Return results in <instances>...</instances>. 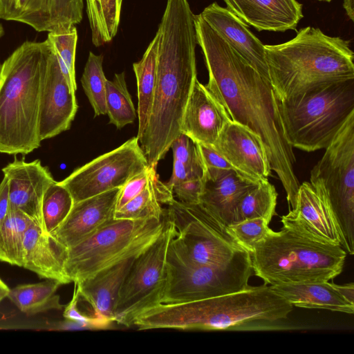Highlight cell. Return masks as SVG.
<instances>
[{"label": "cell", "mask_w": 354, "mask_h": 354, "mask_svg": "<svg viewBox=\"0 0 354 354\" xmlns=\"http://www.w3.org/2000/svg\"><path fill=\"white\" fill-rule=\"evenodd\" d=\"M194 26L209 74L205 86L231 120L261 138L270 169L277 174L293 208L300 185L294 171L296 159L284 136L279 100L270 81L250 66L200 15H194Z\"/></svg>", "instance_id": "cell-1"}, {"label": "cell", "mask_w": 354, "mask_h": 354, "mask_svg": "<svg viewBox=\"0 0 354 354\" xmlns=\"http://www.w3.org/2000/svg\"><path fill=\"white\" fill-rule=\"evenodd\" d=\"M157 77L150 116L138 140L149 166L156 167L180 131L197 80L194 15L187 0H167L158 31Z\"/></svg>", "instance_id": "cell-2"}, {"label": "cell", "mask_w": 354, "mask_h": 354, "mask_svg": "<svg viewBox=\"0 0 354 354\" xmlns=\"http://www.w3.org/2000/svg\"><path fill=\"white\" fill-rule=\"evenodd\" d=\"M293 306L270 286L246 289L218 297L178 304L160 303L134 320L138 330H238L244 326H269L286 319Z\"/></svg>", "instance_id": "cell-3"}, {"label": "cell", "mask_w": 354, "mask_h": 354, "mask_svg": "<svg viewBox=\"0 0 354 354\" xmlns=\"http://www.w3.org/2000/svg\"><path fill=\"white\" fill-rule=\"evenodd\" d=\"M51 47L26 41L0 64V153L28 154L41 145V97Z\"/></svg>", "instance_id": "cell-4"}, {"label": "cell", "mask_w": 354, "mask_h": 354, "mask_svg": "<svg viewBox=\"0 0 354 354\" xmlns=\"http://www.w3.org/2000/svg\"><path fill=\"white\" fill-rule=\"evenodd\" d=\"M270 81L278 100L311 87L354 78V54L350 41L307 26L292 39L264 45Z\"/></svg>", "instance_id": "cell-5"}, {"label": "cell", "mask_w": 354, "mask_h": 354, "mask_svg": "<svg viewBox=\"0 0 354 354\" xmlns=\"http://www.w3.org/2000/svg\"><path fill=\"white\" fill-rule=\"evenodd\" d=\"M270 228L250 252L252 270L265 284L329 281L344 268L346 252L286 223Z\"/></svg>", "instance_id": "cell-6"}, {"label": "cell", "mask_w": 354, "mask_h": 354, "mask_svg": "<svg viewBox=\"0 0 354 354\" xmlns=\"http://www.w3.org/2000/svg\"><path fill=\"white\" fill-rule=\"evenodd\" d=\"M278 106L285 138L305 151L326 149L354 113V78L311 87Z\"/></svg>", "instance_id": "cell-7"}, {"label": "cell", "mask_w": 354, "mask_h": 354, "mask_svg": "<svg viewBox=\"0 0 354 354\" xmlns=\"http://www.w3.org/2000/svg\"><path fill=\"white\" fill-rule=\"evenodd\" d=\"M165 227L162 218L112 219L78 243L66 249L64 270L79 283L148 249Z\"/></svg>", "instance_id": "cell-8"}, {"label": "cell", "mask_w": 354, "mask_h": 354, "mask_svg": "<svg viewBox=\"0 0 354 354\" xmlns=\"http://www.w3.org/2000/svg\"><path fill=\"white\" fill-rule=\"evenodd\" d=\"M174 237L167 252L160 303L201 300L239 292L249 286L253 270L246 250L237 252L223 264L199 266L183 254Z\"/></svg>", "instance_id": "cell-9"}, {"label": "cell", "mask_w": 354, "mask_h": 354, "mask_svg": "<svg viewBox=\"0 0 354 354\" xmlns=\"http://www.w3.org/2000/svg\"><path fill=\"white\" fill-rule=\"evenodd\" d=\"M310 182L323 189L342 237V248L354 254V113L346 120L322 158L310 171Z\"/></svg>", "instance_id": "cell-10"}, {"label": "cell", "mask_w": 354, "mask_h": 354, "mask_svg": "<svg viewBox=\"0 0 354 354\" xmlns=\"http://www.w3.org/2000/svg\"><path fill=\"white\" fill-rule=\"evenodd\" d=\"M167 205L164 212L176 227L174 240L194 263L223 264L243 249L199 204H185L174 198Z\"/></svg>", "instance_id": "cell-11"}, {"label": "cell", "mask_w": 354, "mask_h": 354, "mask_svg": "<svg viewBox=\"0 0 354 354\" xmlns=\"http://www.w3.org/2000/svg\"><path fill=\"white\" fill-rule=\"evenodd\" d=\"M165 227L158 239L136 257L120 288L115 309V322L131 327L143 311L160 303L165 277V260L174 223L163 212Z\"/></svg>", "instance_id": "cell-12"}, {"label": "cell", "mask_w": 354, "mask_h": 354, "mask_svg": "<svg viewBox=\"0 0 354 354\" xmlns=\"http://www.w3.org/2000/svg\"><path fill=\"white\" fill-rule=\"evenodd\" d=\"M148 165L136 136L77 168L59 183L68 189L75 203L122 187Z\"/></svg>", "instance_id": "cell-13"}, {"label": "cell", "mask_w": 354, "mask_h": 354, "mask_svg": "<svg viewBox=\"0 0 354 354\" xmlns=\"http://www.w3.org/2000/svg\"><path fill=\"white\" fill-rule=\"evenodd\" d=\"M83 8V0H0V19L53 32L80 24Z\"/></svg>", "instance_id": "cell-14"}, {"label": "cell", "mask_w": 354, "mask_h": 354, "mask_svg": "<svg viewBox=\"0 0 354 354\" xmlns=\"http://www.w3.org/2000/svg\"><path fill=\"white\" fill-rule=\"evenodd\" d=\"M212 146L237 172L253 182L266 180L270 174L261 138L239 123L229 120Z\"/></svg>", "instance_id": "cell-15"}, {"label": "cell", "mask_w": 354, "mask_h": 354, "mask_svg": "<svg viewBox=\"0 0 354 354\" xmlns=\"http://www.w3.org/2000/svg\"><path fill=\"white\" fill-rule=\"evenodd\" d=\"M77 109L75 92L64 77L52 50L41 97L39 120L41 141L68 130Z\"/></svg>", "instance_id": "cell-16"}, {"label": "cell", "mask_w": 354, "mask_h": 354, "mask_svg": "<svg viewBox=\"0 0 354 354\" xmlns=\"http://www.w3.org/2000/svg\"><path fill=\"white\" fill-rule=\"evenodd\" d=\"M286 223L320 241L342 247V237L322 187L317 184H300L295 207L283 216Z\"/></svg>", "instance_id": "cell-17"}, {"label": "cell", "mask_w": 354, "mask_h": 354, "mask_svg": "<svg viewBox=\"0 0 354 354\" xmlns=\"http://www.w3.org/2000/svg\"><path fill=\"white\" fill-rule=\"evenodd\" d=\"M1 170L8 180L10 209L24 212L41 227L43 196L55 181L48 168L38 159L26 162L15 158Z\"/></svg>", "instance_id": "cell-18"}, {"label": "cell", "mask_w": 354, "mask_h": 354, "mask_svg": "<svg viewBox=\"0 0 354 354\" xmlns=\"http://www.w3.org/2000/svg\"><path fill=\"white\" fill-rule=\"evenodd\" d=\"M199 205L225 227L234 223L241 197L258 183L234 169L205 168Z\"/></svg>", "instance_id": "cell-19"}, {"label": "cell", "mask_w": 354, "mask_h": 354, "mask_svg": "<svg viewBox=\"0 0 354 354\" xmlns=\"http://www.w3.org/2000/svg\"><path fill=\"white\" fill-rule=\"evenodd\" d=\"M253 68L270 80L264 44L227 8L214 2L199 14Z\"/></svg>", "instance_id": "cell-20"}, {"label": "cell", "mask_w": 354, "mask_h": 354, "mask_svg": "<svg viewBox=\"0 0 354 354\" xmlns=\"http://www.w3.org/2000/svg\"><path fill=\"white\" fill-rule=\"evenodd\" d=\"M120 188L75 203L68 215L52 234L68 248L113 219Z\"/></svg>", "instance_id": "cell-21"}, {"label": "cell", "mask_w": 354, "mask_h": 354, "mask_svg": "<svg viewBox=\"0 0 354 354\" xmlns=\"http://www.w3.org/2000/svg\"><path fill=\"white\" fill-rule=\"evenodd\" d=\"M230 120L225 107L197 80L183 113L181 133L198 143L213 145Z\"/></svg>", "instance_id": "cell-22"}, {"label": "cell", "mask_w": 354, "mask_h": 354, "mask_svg": "<svg viewBox=\"0 0 354 354\" xmlns=\"http://www.w3.org/2000/svg\"><path fill=\"white\" fill-rule=\"evenodd\" d=\"M227 8L258 31L295 30L304 17L297 0H223Z\"/></svg>", "instance_id": "cell-23"}, {"label": "cell", "mask_w": 354, "mask_h": 354, "mask_svg": "<svg viewBox=\"0 0 354 354\" xmlns=\"http://www.w3.org/2000/svg\"><path fill=\"white\" fill-rule=\"evenodd\" d=\"M66 248L44 232L36 222L24 235L21 267L36 273L40 278L71 283L64 270Z\"/></svg>", "instance_id": "cell-24"}, {"label": "cell", "mask_w": 354, "mask_h": 354, "mask_svg": "<svg viewBox=\"0 0 354 354\" xmlns=\"http://www.w3.org/2000/svg\"><path fill=\"white\" fill-rule=\"evenodd\" d=\"M135 259L132 257L122 261L90 278L75 283L80 298L91 306L94 316L115 322V309L119 292Z\"/></svg>", "instance_id": "cell-25"}, {"label": "cell", "mask_w": 354, "mask_h": 354, "mask_svg": "<svg viewBox=\"0 0 354 354\" xmlns=\"http://www.w3.org/2000/svg\"><path fill=\"white\" fill-rule=\"evenodd\" d=\"M271 290L293 306L320 308L353 314L354 304L346 300L328 281L270 286Z\"/></svg>", "instance_id": "cell-26"}, {"label": "cell", "mask_w": 354, "mask_h": 354, "mask_svg": "<svg viewBox=\"0 0 354 354\" xmlns=\"http://www.w3.org/2000/svg\"><path fill=\"white\" fill-rule=\"evenodd\" d=\"M158 41L156 33L142 59L133 64L138 88V140L146 129L153 100L157 77Z\"/></svg>", "instance_id": "cell-27"}, {"label": "cell", "mask_w": 354, "mask_h": 354, "mask_svg": "<svg viewBox=\"0 0 354 354\" xmlns=\"http://www.w3.org/2000/svg\"><path fill=\"white\" fill-rule=\"evenodd\" d=\"M62 284L56 280L47 279L42 282L21 284L10 290L8 299L27 315L50 310H62L60 297L56 294Z\"/></svg>", "instance_id": "cell-28"}, {"label": "cell", "mask_w": 354, "mask_h": 354, "mask_svg": "<svg viewBox=\"0 0 354 354\" xmlns=\"http://www.w3.org/2000/svg\"><path fill=\"white\" fill-rule=\"evenodd\" d=\"M123 0H86V13L94 46L111 41L115 36L120 20Z\"/></svg>", "instance_id": "cell-29"}, {"label": "cell", "mask_w": 354, "mask_h": 354, "mask_svg": "<svg viewBox=\"0 0 354 354\" xmlns=\"http://www.w3.org/2000/svg\"><path fill=\"white\" fill-rule=\"evenodd\" d=\"M277 199V191L268 179L259 182L240 199L234 223L254 218H263L270 223L276 214Z\"/></svg>", "instance_id": "cell-30"}, {"label": "cell", "mask_w": 354, "mask_h": 354, "mask_svg": "<svg viewBox=\"0 0 354 354\" xmlns=\"http://www.w3.org/2000/svg\"><path fill=\"white\" fill-rule=\"evenodd\" d=\"M35 222L24 212L11 209L0 227V261L21 267L24 235Z\"/></svg>", "instance_id": "cell-31"}, {"label": "cell", "mask_w": 354, "mask_h": 354, "mask_svg": "<svg viewBox=\"0 0 354 354\" xmlns=\"http://www.w3.org/2000/svg\"><path fill=\"white\" fill-rule=\"evenodd\" d=\"M106 108L109 123L121 129L131 124L136 118V111L127 89L124 72L115 73L112 80L106 83Z\"/></svg>", "instance_id": "cell-32"}, {"label": "cell", "mask_w": 354, "mask_h": 354, "mask_svg": "<svg viewBox=\"0 0 354 354\" xmlns=\"http://www.w3.org/2000/svg\"><path fill=\"white\" fill-rule=\"evenodd\" d=\"M74 204L68 189L55 181L46 190L41 203V227L52 235L66 218Z\"/></svg>", "instance_id": "cell-33"}, {"label": "cell", "mask_w": 354, "mask_h": 354, "mask_svg": "<svg viewBox=\"0 0 354 354\" xmlns=\"http://www.w3.org/2000/svg\"><path fill=\"white\" fill-rule=\"evenodd\" d=\"M158 175L155 174L147 187L114 212L115 219L162 218L164 209L158 199Z\"/></svg>", "instance_id": "cell-34"}, {"label": "cell", "mask_w": 354, "mask_h": 354, "mask_svg": "<svg viewBox=\"0 0 354 354\" xmlns=\"http://www.w3.org/2000/svg\"><path fill=\"white\" fill-rule=\"evenodd\" d=\"M103 55L89 52L81 78L84 91L94 111L95 117L106 114V78L102 68Z\"/></svg>", "instance_id": "cell-35"}, {"label": "cell", "mask_w": 354, "mask_h": 354, "mask_svg": "<svg viewBox=\"0 0 354 354\" xmlns=\"http://www.w3.org/2000/svg\"><path fill=\"white\" fill-rule=\"evenodd\" d=\"M46 40L55 54L60 69L71 88L75 92V52L77 41V32L75 26L71 28L53 32H48Z\"/></svg>", "instance_id": "cell-36"}, {"label": "cell", "mask_w": 354, "mask_h": 354, "mask_svg": "<svg viewBox=\"0 0 354 354\" xmlns=\"http://www.w3.org/2000/svg\"><path fill=\"white\" fill-rule=\"evenodd\" d=\"M263 218L246 219L226 227L229 235L243 249L251 252L270 230Z\"/></svg>", "instance_id": "cell-37"}, {"label": "cell", "mask_w": 354, "mask_h": 354, "mask_svg": "<svg viewBox=\"0 0 354 354\" xmlns=\"http://www.w3.org/2000/svg\"><path fill=\"white\" fill-rule=\"evenodd\" d=\"M170 148L173 152V160L206 169L198 142L186 134L180 133L172 142Z\"/></svg>", "instance_id": "cell-38"}, {"label": "cell", "mask_w": 354, "mask_h": 354, "mask_svg": "<svg viewBox=\"0 0 354 354\" xmlns=\"http://www.w3.org/2000/svg\"><path fill=\"white\" fill-rule=\"evenodd\" d=\"M156 174V167L148 165L131 177L120 188L115 205V210L139 194L148 185L151 177Z\"/></svg>", "instance_id": "cell-39"}, {"label": "cell", "mask_w": 354, "mask_h": 354, "mask_svg": "<svg viewBox=\"0 0 354 354\" xmlns=\"http://www.w3.org/2000/svg\"><path fill=\"white\" fill-rule=\"evenodd\" d=\"M80 299L79 290L74 283V290L71 300L65 307L63 316L66 319L84 323L90 326L92 330H104L113 328L111 322L96 316H89L82 313L77 308Z\"/></svg>", "instance_id": "cell-40"}, {"label": "cell", "mask_w": 354, "mask_h": 354, "mask_svg": "<svg viewBox=\"0 0 354 354\" xmlns=\"http://www.w3.org/2000/svg\"><path fill=\"white\" fill-rule=\"evenodd\" d=\"M203 189V178L190 180L175 185L171 191L178 201L185 204H199Z\"/></svg>", "instance_id": "cell-41"}, {"label": "cell", "mask_w": 354, "mask_h": 354, "mask_svg": "<svg viewBox=\"0 0 354 354\" xmlns=\"http://www.w3.org/2000/svg\"><path fill=\"white\" fill-rule=\"evenodd\" d=\"M205 169L183 164L178 160H173V170L169 180L165 183L171 190L172 187L178 183L203 178Z\"/></svg>", "instance_id": "cell-42"}, {"label": "cell", "mask_w": 354, "mask_h": 354, "mask_svg": "<svg viewBox=\"0 0 354 354\" xmlns=\"http://www.w3.org/2000/svg\"><path fill=\"white\" fill-rule=\"evenodd\" d=\"M205 168L235 169L212 146L198 143Z\"/></svg>", "instance_id": "cell-43"}, {"label": "cell", "mask_w": 354, "mask_h": 354, "mask_svg": "<svg viewBox=\"0 0 354 354\" xmlns=\"http://www.w3.org/2000/svg\"><path fill=\"white\" fill-rule=\"evenodd\" d=\"M10 211L8 180L3 176L0 183V227Z\"/></svg>", "instance_id": "cell-44"}, {"label": "cell", "mask_w": 354, "mask_h": 354, "mask_svg": "<svg viewBox=\"0 0 354 354\" xmlns=\"http://www.w3.org/2000/svg\"><path fill=\"white\" fill-rule=\"evenodd\" d=\"M335 287L339 292L348 301L354 304V283H349L344 285H337Z\"/></svg>", "instance_id": "cell-45"}, {"label": "cell", "mask_w": 354, "mask_h": 354, "mask_svg": "<svg viewBox=\"0 0 354 354\" xmlns=\"http://www.w3.org/2000/svg\"><path fill=\"white\" fill-rule=\"evenodd\" d=\"M343 7L348 18L351 21H354V9H353V0H344Z\"/></svg>", "instance_id": "cell-46"}, {"label": "cell", "mask_w": 354, "mask_h": 354, "mask_svg": "<svg viewBox=\"0 0 354 354\" xmlns=\"http://www.w3.org/2000/svg\"><path fill=\"white\" fill-rule=\"evenodd\" d=\"M10 290L4 282L0 284V301L8 296Z\"/></svg>", "instance_id": "cell-47"}, {"label": "cell", "mask_w": 354, "mask_h": 354, "mask_svg": "<svg viewBox=\"0 0 354 354\" xmlns=\"http://www.w3.org/2000/svg\"><path fill=\"white\" fill-rule=\"evenodd\" d=\"M4 35V30L2 24L0 23V38Z\"/></svg>", "instance_id": "cell-48"}, {"label": "cell", "mask_w": 354, "mask_h": 354, "mask_svg": "<svg viewBox=\"0 0 354 354\" xmlns=\"http://www.w3.org/2000/svg\"><path fill=\"white\" fill-rule=\"evenodd\" d=\"M318 1H325V2H330L333 0H318Z\"/></svg>", "instance_id": "cell-49"}, {"label": "cell", "mask_w": 354, "mask_h": 354, "mask_svg": "<svg viewBox=\"0 0 354 354\" xmlns=\"http://www.w3.org/2000/svg\"><path fill=\"white\" fill-rule=\"evenodd\" d=\"M3 281L0 278V284L2 283Z\"/></svg>", "instance_id": "cell-50"}]
</instances>
